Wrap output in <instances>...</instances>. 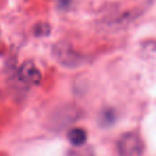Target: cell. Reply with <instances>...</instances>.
I'll return each mask as SVG.
<instances>
[{"label": "cell", "instance_id": "7a4b0ae2", "mask_svg": "<svg viewBox=\"0 0 156 156\" xmlns=\"http://www.w3.org/2000/svg\"><path fill=\"white\" fill-rule=\"evenodd\" d=\"M54 56L61 65L69 69L78 67L85 62V58L78 52H76L71 46L60 44L54 48Z\"/></svg>", "mask_w": 156, "mask_h": 156}, {"label": "cell", "instance_id": "5b68a950", "mask_svg": "<svg viewBox=\"0 0 156 156\" xmlns=\"http://www.w3.org/2000/svg\"><path fill=\"white\" fill-rule=\"evenodd\" d=\"M115 120H117V113L112 108L104 109L100 115V124L104 127H108L115 124Z\"/></svg>", "mask_w": 156, "mask_h": 156}, {"label": "cell", "instance_id": "8992f818", "mask_svg": "<svg viewBox=\"0 0 156 156\" xmlns=\"http://www.w3.org/2000/svg\"><path fill=\"white\" fill-rule=\"evenodd\" d=\"M78 149H71L67 151L65 156H95L92 152V150L90 149H81L80 147H77Z\"/></svg>", "mask_w": 156, "mask_h": 156}, {"label": "cell", "instance_id": "52a82bcc", "mask_svg": "<svg viewBox=\"0 0 156 156\" xmlns=\"http://www.w3.org/2000/svg\"><path fill=\"white\" fill-rule=\"evenodd\" d=\"M50 33V26L46 23L37 24L34 27V34L37 37H47Z\"/></svg>", "mask_w": 156, "mask_h": 156}, {"label": "cell", "instance_id": "3957f363", "mask_svg": "<svg viewBox=\"0 0 156 156\" xmlns=\"http://www.w3.org/2000/svg\"><path fill=\"white\" fill-rule=\"evenodd\" d=\"M18 78L24 83L29 86L40 85L42 81V74L32 62H25L18 71Z\"/></svg>", "mask_w": 156, "mask_h": 156}, {"label": "cell", "instance_id": "277c9868", "mask_svg": "<svg viewBox=\"0 0 156 156\" xmlns=\"http://www.w3.org/2000/svg\"><path fill=\"white\" fill-rule=\"evenodd\" d=\"M67 139L73 147H83L88 139V134L85 128L83 127H74L67 133Z\"/></svg>", "mask_w": 156, "mask_h": 156}, {"label": "cell", "instance_id": "6da1fadb", "mask_svg": "<svg viewBox=\"0 0 156 156\" xmlns=\"http://www.w3.org/2000/svg\"><path fill=\"white\" fill-rule=\"evenodd\" d=\"M118 152L120 156H142L144 153V142L138 132H126L118 141Z\"/></svg>", "mask_w": 156, "mask_h": 156}]
</instances>
